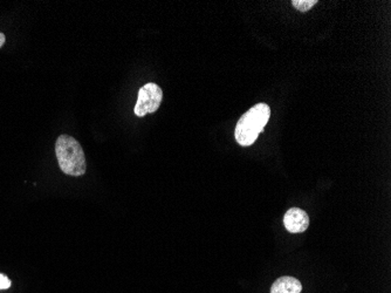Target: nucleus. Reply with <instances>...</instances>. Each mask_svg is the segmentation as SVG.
Segmentation results:
<instances>
[{
	"label": "nucleus",
	"instance_id": "1",
	"mask_svg": "<svg viewBox=\"0 0 391 293\" xmlns=\"http://www.w3.org/2000/svg\"><path fill=\"white\" fill-rule=\"evenodd\" d=\"M55 154L62 173L83 176L86 173V157L79 141L69 135H60L55 142Z\"/></svg>",
	"mask_w": 391,
	"mask_h": 293
},
{
	"label": "nucleus",
	"instance_id": "2",
	"mask_svg": "<svg viewBox=\"0 0 391 293\" xmlns=\"http://www.w3.org/2000/svg\"><path fill=\"white\" fill-rule=\"evenodd\" d=\"M271 117V108L266 104H258L250 108L238 121L234 138L243 147L253 145L258 136L264 131Z\"/></svg>",
	"mask_w": 391,
	"mask_h": 293
},
{
	"label": "nucleus",
	"instance_id": "3",
	"mask_svg": "<svg viewBox=\"0 0 391 293\" xmlns=\"http://www.w3.org/2000/svg\"><path fill=\"white\" fill-rule=\"evenodd\" d=\"M163 100V92L156 83H147L138 90V102L135 106V114L138 117L145 116L157 111Z\"/></svg>",
	"mask_w": 391,
	"mask_h": 293
},
{
	"label": "nucleus",
	"instance_id": "4",
	"mask_svg": "<svg viewBox=\"0 0 391 293\" xmlns=\"http://www.w3.org/2000/svg\"><path fill=\"white\" fill-rule=\"evenodd\" d=\"M284 225L291 234H301L309 227L308 215L299 208H292L284 216Z\"/></svg>",
	"mask_w": 391,
	"mask_h": 293
},
{
	"label": "nucleus",
	"instance_id": "5",
	"mask_svg": "<svg viewBox=\"0 0 391 293\" xmlns=\"http://www.w3.org/2000/svg\"><path fill=\"white\" fill-rule=\"evenodd\" d=\"M301 283L293 277H282L271 287V293H301Z\"/></svg>",
	"mask_w": 391,
	"mask_h": 293
},
{
	"label": "nucleus",
	"instance_id": "6",
	"mask_svg": "<svg viewBox=\"0 0 391 293\" xmlns=\"http://www.w3.org/2000/svg\"><path fill=\"white\" fill-rule=\"evenodd\" d=\"M293 6L300 12H307L311 10L315 4H318L316 0H293Z\"/></svg>",
	"mask_w": 391,
	"mask_h": 293
},
{
	"label": "nucleus",
	"instance_id": "7",
	"mask_svg": "<svg viewBox=\"0 0 391 293\" xmlns=\"http://www.w3.org/2000/svg\"><path fill=\"white\" fill-rule=\"evenodd\" d=\"M11 287V280L5 275L0 273V290H7Z\"/></svg>",
	"mask_w": 391,
	"mask_h": 293
},
{
	"label": "nucleus",
	"instance_id": "8",
	"mask_svg": "<svg viewBox=\"0 0 391 293\" xmlns=\"http://www.w3.org/2000/svg\"><path fill=\"white\" fill-rule=\"evenodd\" d=\"M6 42V38H5V35L0 32V47H3L4 44Z\"/></svg>",
	"mask_w": 391,
	"mask_h": 293
}]
</instances>
